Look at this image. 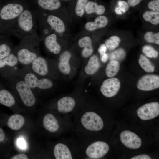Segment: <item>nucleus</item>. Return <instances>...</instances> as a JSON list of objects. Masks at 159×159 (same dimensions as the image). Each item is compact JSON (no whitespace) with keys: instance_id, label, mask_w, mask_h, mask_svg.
<instances>
[{"instance_id":"obj_37","label":"nucleus","mask_w":159,"mask_h":159,"mask_svg":"<svg viewBox=\"0 0 159 159\" xmlns=\"http://www.w3.org/2000/svg\"><path fill=\"white\" fill-rule=\"evenodd\" d=\"M107 49L105 44H101L98 49V51L100 55L106 53Z\"/></svg>"},{"instance_id":"obj_11","label":"nucleus","mask_w":159,"mask_h":159,"mask_svg":"<svg viewBox=\"0 0 159 159\" xmlns=\"http://www.w3.org/2000/svg\"><path fill=\"white\" fill-rule=\"evenodd\" d=\"M137 87L139 90L149 91L159 87V76L156 74H146L141 77L138 80Z\"/></svg>"},{"instance_id":"obj_40","label":"nucleus","mask_w":159,"mask_h":159,"mask_svg":"<svg viewBox=\"0 0 159 159\" xmlns=\"http://www.w3.org/2000/svg\"><path fill=\"white\" fill-rule=\"evenodd\" d=\"M142 0H127V3L129 6H134L138 4Z\"/></svg>"},{"instance_id":"obj_38","label":"nucleus","mask_w":159,"mask_h":159,"mask_svg":"<svg viewBox=\"0 0 159 159\" xmlns=\"http://www.w3.org/2000/svg\"><path fill=\"white\" fill-rule=\"evenodd\" d=\"M11 159H27L28 157L25 154L21 153L15 155L10 158Z\"/></svg>"},{"instance_id":"obj_39","label":"nucleus","mask_w":159,"mask_h":159,"mask_svg":"<svg viewBox=\"0 0 159 159\" xmlns=\"http://www.w3.org/2000/svg\"><path fill=\"white\" fill-rule=\"evenodd\" d=\"M17 144L21 148L24 149L26 147V143L22 138H19L17 140Z\"/></svg>"},{"instance_id":"obj_22","label":"nucleus","mask_w":159,"mask_h":159,"mask_svg":"<svg viewBox=\"0 0 159 159\" xmlns=\"http://www.w3.org/2000/svg\"><path fill=\"white\" fill-rule=\"evenodd\" d=\"M15 103V99L9 91L4 88L0 89V104L10 107L14 105Z\"/></svg>"},{"instance_id":"obj_17","label":"nucleus","mask_w":159,"mask_h":159,"mask_svg":"<svg viewBox=\"0 0 159 159\" xmlns=\"http://www.w3.org/2000/svg\"><path fill=\"white\" fill-rule=\"evenodd\" d=\"M108 23V19L106 16L99 15L95 19L94 21L87 22L85 25V28L87 31L92 32L105 27Z\"/></svg>"},{"instance_id":"obj_30","label":"nucleus","mask_w":159,"mask_h":159,"mask_svg":"<svg viewBox=\"0 0 159 159\" xmlns=\"http://www.w3.org/2000/svg\"><path fill=\"white\" fill-rule=\"evenodd\" d=\"M88 0H77L75 6V13L78 17H82L85 14V8Z\"/></svg>"},{"instance_id":"obj_18","label":"nucleus","mask_w":159,"mask_h":159,"mask_svg":"<svg viewBox=\"0 0 159 159\" xmlns=\"http://www.w3.org/2000/svg\"><path fill=\"white\" fill-rule=\"evenodd\" d=\"M78 44L80 47L83 48L81 55L83 57L87 58L92 54L93 48L91 39L89 36H86L82 37L79 40Z\"/></svg>"},{"instance_id":"obj_24","label":"nucleus","mask_w":159,"mask_h":159,"mask_svg":"<svg viewBox=\"0 0 159 159\" xmlns=\"http://www.w3.org/2000/svg\"><path fill=\"white\" fill-rule=\"evenodd\" d=\"M37 4L41 8L48 11L57 10L61 5L59 0H38Z\"/></svg>"},{"instance_id":"obj_20","label":"nucleus","mask_w":159,"mask_h":159,"mask_svg":"<svg viewBox=\"0 0 159 159\" xmlns=\"http://www.w3.org/2000/svg\"><path fill=\"white\" fill-rule=\"evenodd\" d=\"M25 120L21 115L16 114L11 116L8 119L6 124L10 129L13 130H18L24 125Z\"/></svg>"},{"instance_id":"obj_25","label":"nucleus","mask_w":159,"mask_h":159,"mask_svg":"<svg viewBox=\"0 0 159 159\" xmlns=\"http://www.w3.org/2000/svg\"><path fill=\"white\" fill-rule=\"evenodd\" d=\"M14 47L12 42L8 39L0 42V60L11 53L13 52Z\"/></svg>"},{"instance_id":"obj_32","label":"nucleus","mask_w":159,"mask_h":159,"mask_svg":"<svg viewBox=\"0 0 159 159\" xmlns=\"http://www.w3.org/2000/svg\"><path fill=\"white\" fill-rule=\"evenodd\" d=\"M142 50L146 57L150 58H156L158 55V52L150 45L144 46L142 48Z\"/></svg>"},{"instance_id":"obj_36","label":"nucleus","mask_w":159,"mask_h":159,"mask_svg":"<svg viewBox=\"0 0 159 159\" xmlns=\"http://www.w3.org/2000/svg\"><path fill=\"white\" fill-rule=\"evenodd\" d=\"M131 159H151V158L148 155L143 154L133 157Z\"/></svg>"},{"instance_id":"obj_23","label":"nucleus","mask_w":159,"mask_h":159,"mask_svg":"<svg viewBox=\"0 0 159 159\" xmlns=\"http://www.w3.org/2000/svg\"><path fill=\"white\" fill-rule=\"evenodd\" d=\"M100 67L98 58L97 55H94L90 57L84 68V71L87 74L92 75L97 71Z\"/></svg>"},{"instance_id":"obj_34","label":"nucleus","mask_w":159,"mask_h":159,"mask_svg":"<svg viewBox=\"0 0 159 159\" xmlns=\"http://www.w3.org/2000/svg\"><path fill=\"white\" fill-rule=\"evenodd\" d=\"M148 8L151 11L159 12V0H152L148 4Z\"/></svg>"},{"instance_id":"obj_7","label":"nucleus","mask_w":159,"mask_h":159,"mask_svg":"<svg viewBox=\"0 0 159 159\" xmlns=\"http://www.w3.org/2000/svg\"><path fill=\"white\" fill-rule=\"evenodd\" d=\"M7 77L11 87L17 92L23 104L29 107L34 105L36 99L32 90L27 83L17 75H11Z\"/></svg>"},{"instance_id":"obj_27","label":"nucleus","mask_w":159,"mask_h":159,"mask_svg":"<svg viewBox=\"0 0 159 159\" xmlns=\"http://www.w3.org/2000/svg\"><path fill=\"white\" fill-rule=\"evenodd\" d=\"M138 62L141 67L145 72L150 73L154 71L155 66L150 60L143 54H141L139 56Z\"/></svg>"},{"instance_id":"obj_28","label":"nucleus","mask_w":159,"mask_h":159,"mask_svg":"<svg viewBox=\"0 0 159 159\" xmlns=\"http://www.w3.org/2000/svg\"><path fill=\"white\" fill-rule=\"evenodd\" d=\"M144 20L154 25L159 24V12L152 11H147L143 15Z\"/></svg>"},{"instance_id":"obj_12","label":"nucleus","mask_w":159,"mask_h":159,"mask_svg":"<svg viewBox=\"0 0 159 159\" xmlns=\"http://www.w3.org/2000/svg\"><path fill=\"white\" fill-rule=\"evenodd\" d=\"M120 139L125 146L130 149H137L142 145L141 138L137 134L129 130L122 132L120 135Z\"/></svg>"},{"instance_id":"obj_44","label":"nucleus","mask_w":159,"mask_h":159,"mask_svg":"<svg viewBox=\"0 0 159 159\" xmlns=\"http://www.w3.org/2000/svg\"></svg>"},{"instance_id":"obj_8","label":"nucleus","mask_w":159,"mask_h":159,"mask_svg":"<svg viewBox=\"0 0 159 159\" xmlns=\"http://www.w3.org/2000/svg\"><path fill=\"white\" fill-rule=\"evenodd\" d=\"M79 106L74 97L70 96H63L59 98L56 103L58 114L63 115H73Z\"/></svg>"},{"instance_id":"obj_3","label":"nucleus","mask_w":159,"mask_h":159,"mask_svg":"<svg viewBox=\"0 0 159 159\" xmlns=\"http://www.w3.org/2000/svg\"><path fill=\"white\" fill-rule=\"evenodd\" d=\"M54 146L53 154L56 159H80V144L72 133L60 138Z\"/></svg>"},{"instance_id":"obj_21","label":"nucleus","mask_w":159,"mask_h":159,"mask_svg":"<svg viewBox=\"0 0 159 159\" xmlns=\"http://www.w3.org/2000/svg\"><path fill=\"white\" fill-rule=\"evenodd\" d=\"M105 11V8L104 6L98 5L97 2L92 1H88L85 8V13L88 15L95 14L101 15Z\"/></svg>"},{"instance_id":"obj_33","label":"nucleus","mask_w":159,"mask_h":159,"mask_svg":"<svg viewBox=\"0 0 159 159\" xmlns=\"http://www.w3.org/2000/svg\"><path fill=\"white\" fill-rule=\"evenodd\" d=\"M125 56V50L122 48H120L112 52L110 54L109 59L110 60H114L119 62L124 59Z\"/></svg>"},{"instance_id":"obj_35","label":"nucleus","mask_w":159,"mask_h":159,"mask_svg":"<svg viewBox=\"0 0 159 159\" xmlns=\"http://www.w3.org/2000/svg\"><path fill=\"white\" fill-rule=\"evenodd\" d=\"M118 3L119 5L118 7L122 13H125L128 10L129 6L126 1H119Z\"/></svg>"},{"instance_id":"obj_14","label":"nucleus","mask_w":159,"mask_h":159,"mask_svg":"<svg viewBox=\"0 0 159 159\" xmlns=\"http://www.w3.org/2000/svg\"><path fill=\"white\" fill-rule=\"evenodd\" d=\"M46 23L57 34H62L66 30L65 25L62 20L52 13L47 14L46 16Z\"/></svg>"},{"instance_id":"obj_16","label":"nucleus","mask_w":159,"mask_h":159,"mask_svg":"<svg viewBox=\"0 0 159 159\" xmlns=\"http://www.w3.org/2000/svg\"><path fill=\"white\" fill-rule=\"evenodd\" d=\"M55 32L50 33L44 37V43L46 48L54 54H59L61 50L60 45L57 40V36Z\"/></svg>"},{"instance_id":"obj_29","label":"nucleus","mask_w":159,"mask_h":159,"mask_svg":"<svg viewBox=\"0 0 159 159\" xmlns=\"http://www.w3.org/2000/svg\"><path fill=\"white\" fill-rule=\"evenodd\" d=\"M120 42L121 39L118 36L112 35L106 40L105 44L107 49L110 51H112L118 47Z\"/></svg>"},{"instance_id":"obj_19","label":"nucleus","mask_w":159,"mask_h":159,"mask_svg":"<svg viewBox=\"0 0 159 159\" xmlns=\"http://www.w3.org/2000/svg\"><path fill=\"white\" fill-rule=\"evenodd\" d=\"M71 54L68 51H65L62 52L59 58L58 68L59 71L64 74L69 73L71 67L69 63Z\"/></svg>"},{"instance_id":"obj_15","label":"nucleus","mask_w":159,"mask_h":159,"mask_svg":"<svg viewBox=\"0 0 159 159\" xmlns=\"http://www.w3.org/2000/svg\"><path fill=\"white\" fill-rule=\"evenodd\" d=\"M19 63L16 55L13 52L6 57L0 60V69L7 67L10 72V75H12L11 70L14 75H17L19 70L17 68Z\"/></svg>"},{"instance_id":"obj_5","label":"nucleus","mask_w":159,"mask_h":159,"mask_svg":"<svg viewBox=\"0 0 159 159\" xmlns=\"http://www.w3.org/2000/svg\"><path fill=\"white\" fill-rule=\"evenodd\" d=\"M25 9L20 4L13 3L5 5L0 10V26L8 34H11L17 18Z\"/></svg>"},{"instance_id":"obj_9","label":"nucleus","mask_w":159,"mask_h":159,"mask_svg":"<svg viewBox=\"0 0 159 159\" xmlns=\"http://www.w3.org/2000/svg\"><path fill=\"white\" fill-rule=\"evenodd\" d=\"M137 112L138 117L142 120L153 119L159 115V104L157 102L145 104L138 109Z\"/></svg>"},{"instance_id":"obj_1","label":"nucleus","mask_w":159,"mask_h":159,"mask_svg":"<svg viewBox=\"0 0 159 159\" xmlns=\"http://www.w3.org/2000/svg\"><path fill=\"white\" fill-rule=\"evenodd\" d=\"M38 20L37 12L25 9L17 18L11 34L20 40L28 37L38 36Z\"/></svg>"},{"instance_id":"obj_10","label":"nucleus","mask_w":159,"mask_h":159,"mask_svg":"<svg viewBox=\"0 0 159 159\" xmlns=\"http://www.w3.org/2000/svg\"><path fill=\"white\" fill-rule=\"evenodd\" d=\"M120 87L119 79L115 77H111L105 80L100 87L102 94L105 97L110 98L115 95Z\"/></svg>"},{"instance_id":"obj_6","label":"nucleus","mask_w":159,"mask_h":159,"mask_svg":"<svg viewBox=\"0 0 159 159\" xmlns=\"http://www.w3.org/2000/svg\"><path fill=\"white\" fill-rule=\"evenodd\" d=\"M17 75L23 79L32 90L50 89L53 85L51 80L46 77H39L26 66L19 70Z\"/></svg>"},{"instance_id":"obj_31","label":"nucleus","mask_w":159,"mask_h":159,"mask_svg":"<svg viewBox=\"0 0 159 159\" xmlns=\"http://www.w3.org/2000/svg\"><path fill=\"white\" fill-rule=\"evenodd\" d=\"M144 38L147 42L159 44V32L154 33L151 31H148L145 33Z\"/></svg>"},{"instance_id":"obj_4","label":"nucleus","mask_w":159,"mask_h":159,"mask_svg":"<svg viewBox=\"0 0 159 159\" xmlns=\"http://www.w3.org/2000/svg\"><path fill=\"white\" fill-rule=\"evenodd\" d=\"M80 144V159H98L104 157L108 153L109 146L105 142L88 140Z\"/></svg>"},{"instance_id":"obj_26","label":"nucleus","mask_w":159,"mask_h":159,"mask_svg":"<svg viewBox=\"0 0 159 159\" xmlns=\"http://www.w3.org/2000/svg\"><path fill=\"white\" fill-rule=\"evenodd\" d=\"M120 69L119 62L116 60H110L105 69V74L109 78L115 77L118 72Z\"/></svg>"},{"instance_id":"obj_2","label":"nucleus","mask_w":159,"mask_h":159,"mask_svg":"<svg viewBox=\"0 0 159 159\" xmlns=\"http://www.w3.org/2000/svg\"><path fill=\"white\" fill-rule=\"evenodd\" d=\"M40 40L39 36L24 38L20 40L19 43L14 47L13 52L19 63L24 66H28L39 56Z\"/></svg>"},{"instance_id":"obj_41","label":"nucleus","mask_w":159,"mask_h":159,"mask_svg":"<svg viewBox=\"0 0 159 159\" xmlns=\"http://www.w3.org/2000/svg\"><path fill=\"white\" fill-rule=\"evenodd\" d=\"M108 58V55L106 53L100 55V59L103 63H105L107 61Z\"/></svg>"},{"instance_id":"obj_42","label":"nucleus","mask_w":159,"mask_h":159,"mask_svg":"<svg viewBox=\"0 0 159 159\" xmlns=\"http://www.w3.org/2000/svg\"><path fill=\"white\" fill-rule=\"evenodd\" d=\"M115 11L118 14L121 15L122 13V11L120 10L118 7H117L115 9Z\"/></svg>"},{"instance_id":"obj_13","label":"nucleus","mask_w":159,"mask_h":159,"mask_svg":"<svg viewBox=\"0 0 159 159\" xmlns=\"http://www.w3.org/2000/svg\"><path fill=\"white\" fill-rule=\"evenodd\" d=\"M34 73L39 76H45L49 73V67L47 60L40 55L29 65L26 66Z\"/></svg>"},{"instance_id":"obj_43","label":"nucleus","mask_w":159,"mask_h":159,"mask_svg":"<svg viewBox=\"0 0 159 159\" xmlns=\"http://www.w3.org/2000/svg\"><path fill=\"white\" fill-rule=\"evenodd\" d=\"M62 0L68 1H69V0Z\"/></svg>"}]
</instances>
